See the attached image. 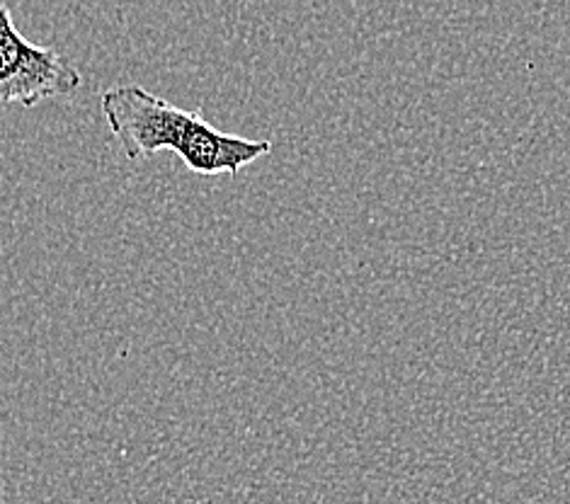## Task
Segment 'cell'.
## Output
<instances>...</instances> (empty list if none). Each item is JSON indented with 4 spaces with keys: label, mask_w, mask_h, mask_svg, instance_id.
<instances>
[{
    "label": "cell",
    "mask_w": 570,
    "mask_h": 504,
    "mask_svg": "<svg viewBox=\"0 0 570 504\" xmlns=\"http://www.w3.org/2000/svg\"><path fill=\"white\" fill-rule=\"evenodd\" d=\"M83 86L78 68L51 47L35 45L12 22V12L0 3V105L30 107L71 98Z\"/></svg>",
    "instance_id": "obj_2"
},
{
    "label": "cell",
    "mask_w": 570,
    "mask_h": 504,
    "mask_svg": "<svg viewBox=\"0 0 570 504\" xmlns=\"http://www.w3.org/2000/svg\"><path fill=\"white\" fill-rule=\"evenodd\" d=\"M102 117L129 160L175 151L195 175H230L273 151V144L226 134L205 115L183 110L141 86H115L102 92Z\"/></svg>",
    "instance_id": "obj_1"
}]
</instances>
